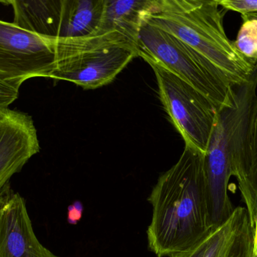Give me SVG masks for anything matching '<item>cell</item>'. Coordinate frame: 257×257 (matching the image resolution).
<instances>
[{"instance_id": "obj_1", "label": "cell", "mask_w": 257, "mask_h": 257, "mask_svg": "<svg viewBox=\"0 0 257 257\" xmlns=\"http://www.w3.org/2000/svg\"><path fill=\"white\" fill-rule=\"evenodd\" d=\"M148 201L153 211L148 249L157 257L185 251L208 236L214 228L205 153L185 145L176 164L158 178Z\"/></svg>"}, {"instance_id": "obj_17", "label": "cell", "mask_w": 257, "mask_h": 257, "mask_svg": "<svg viewBox=\"0 0 257 257\" xmlns=\"http://www.w3.org/2000/svg\"><path fill=\"white\" fill-rule=\"evenodd\" d=\"M19 89L0 81V108L9 107L18 99Z\"/></svg>"}, {"instance_id": "obj_6", "label": "cell", "mask_w": 257, "mask_h": 257, "mask_svg": "<svg viewBox=\"0 0 257 257\" xmlns=\"http://www.w3.org/2000/svg\"><path fill=\"white\" fill-rule=\"evenodd\" d=\"M146 62L155 74L162 104L185 145L194 146L205 153L217 110L182 78L159 63Z\"/></svg>"}, {"instance_id": "obj_15", "label": "cell", "mask_w": 257, "mask_h": 257, "mask_svg": "<svg viewBox=\"0 0 257 257\" xmlns=\"http://www.w3.org/2000/svg\"><path fill=\"white\" fill-rule=\"evenodd\" d=\"M243 24L239 29L236 40V49L250 63L256 66L257 62V19L241 15ZM256 68V67H255Z\"/></svg>"}, {"instance_id": "obj_12", "label": "cell", "mask_w": 257, "mask_h": 257, "mask_svg": "<svg viewBox=\"0 0 257 257\" xmlns=\"http://www.w3.org/2000/svg\"><path fill=\"white\" fill-rule=\"evenodd\" d=\"M7 3L13 9L14 24L39 36L59 38L63 0H18Z\"/></svg>"}, {"instance_id": "obj_13", "label": "cell", "mask_w": 257, "mask_h": 257, "mask_svg": "<svg viewBox=\"0 0 257 257\" xmlns=\"http://www.w3.org/2000/svg\"><path fill=\"white\" fill-rule=\"evenodd\" d=\"M150 0H105L99 27L93 34L116 31L137 44Z\"/></svg>"}, {"instance_id": "obj_2", "label": "cell", "mask_w": 257, "mask_h": 257, "mask_svg": "<svg viewBox=\"0 0 257 257\" xmlns=\"http://www.w3.org/2000/svg\"><path fill=\"white\" fill-rule=\"evenodd\" d=\"M145 21L203 56L232 87L247 84L256 71L226 36L217 0H150Z\"/></svg>"}, {"instance_id": "obj_16", "label": "cell", "mask_w": 257, "mask_h": 257, "mask_svg": "<svg viewBox=\"0 0 257 257\" xmlns=\"http://www.w3.org/2000/svg\"><path fill=\"white\" fill-rule=\"evenodd\" d=\"M219 6L238 12L241 15L256 13L257 0H220Z\"/></svg>"}, {"instance_id": "obj_10", "label": "cell", "mask_w": 257, "mask_h": 257, "mask_svg": "<svg viewBox=\"0 0 257 257\" xmlns=\"http://www.w3.org/2000/svg\"><path fill=\"white\" fill-rule=\"evenodd\" d=\"M232 169L253 228L257 214V98L235 137Z\"/></svg>"}, {"instance_id": "obj_20", "label": "cell", "mask_w": 257, "mask_h": 257, "mask_svg": "<svg viewBox=\"0 0 257 257\" xmlns=\"http://www.w3.org/2000/svg\"><path fill=\"white\" fill-rule=\"evenodd\" d=\"M253 252L254 256L257 257V214L253 226Z\"/></svg>"}, {"instance_id": "obj_19", "label": "cell", "mask_w": 257, "mask_h": 257, "mask_svg": "<svg viewBox=\"0 0 257 257\" xmlns=\"http://www.w3.org/2000/svg\"><path fill=\"white\" fill-rule=\"evenodd\" d=\"M82 204L81 202H74L72 205L68 207L67 220L69 223L72 225H76L81 220L83 214Z\"/></svg>"}, {"instance_id": "obj_18", "label": "cell", "mask_w": 257, "mask_h": 257, "mask_svg": "<svg viewBox=\"0 0 257 257\" xmlns=\"http://www.w3.org/2000/svg\"><path fill=\"white\" fill-rule=\"evenodd\" d=\"M211 234V232L208 235V236L204 238L200 242L198 243L197 244L193 246L189 250L181 252V253H175V254L171 255L169 257H204L207 247H208V244H209Z\"/></svg>"}, {"instance_id": "obj_9", "label": "cell", "mask_w": 257, "mask_h": 257, "mask_svg": "<svg viewBox=\"0 0 257 257\" xmlns=\"http://www.w3.org/2000/svg\"><path fill=\"white\" fill-rule=\"evenodd\" d=\"M39 151L31 116L9 107L0 108V192Z\"/></svg>"}, {"instance_id": "obj_4", "label": "cell", "mask_w": 257, "mask_h": 257, "mask_svg": "<svg viewBox=\"0 0 257 257\" xmlns=\"http://www.w3.org/2000/svg\"><path fill=\"white\" fill-rule=\"evenodd\" d=\"M256 88L257 71L247 84L234 87L233 103L217 111L205 152L210 216L214 229L223 224L235 208L228 193L232 176V149L238 130L257 98Z\"/></svg>"}, {"instance_id": "obj_11", "label": "cell", "mask_w": 257, "mask_h": 257, "mask_svg": "<svg viewBox=\"0 0 257 257\" xmlns=\"http://www.w3.org/2000/svg\"><path fill=\"white\" fill-rule=\"evenodd\" d=\"M204 257H256L246 208L237 207L223 224L213 229Z\"/></svg>"}, {"instance_id": "obj_21", "label": "cell", "mask_w": 257, "mask_h": 257, "mask_svg": "<svg viewBox=\"0 0 257 257\" xmlns=\"http://www.w3.org/2000/svg\"><path fill=\"white\" fill-rule=\"evenodd\" d=\"M244 15V16L249 17V18H255V19H257V12L256 13L247 14V15ZM255 67H256V70L257 71V62L256 63V66H255Z\"/></svg>"}, {"instance_id": "obj_3", "label": "cell", "mask_w": 257, "mask_h": 257, "mask_svg": "<svg viewBox=\"0 0 257 257\" xmlns=\"http://www.w3.org/2000/svg\"><path fill=\"white\" fill-rule=\"evenodd\" d=\"M136 57L137 44L118 32L57 38L55 68L50 78L96 89L112 82Z\"/></svg>"}, {"instance_id": "obj_14", "label": "cell", "mask_w": 257, "mask_h": 257, "mask_svg": "<svg viewBox=\"0 0 257 257\" xmlns=\"http://www.w3.org/2000/svg\"><path fill=\"white\" fill-rule=\"evenodd\" d=\"M105 0H63L59 38L90 36L97 30Z\"/></svg>"}, {"instance_id": "obj_8", "label": "cell", "mask_w": 257, "mask_h": 257, "mask_svg": "<svg viewBox=\"0 0 257 257\" xmlns=\"http://www.w3.org/2000/svg\"><path fill=\"white\" fill-rule=\"evenodd\" d=\"M0 257H60L38 239L25 199L11 183L0 192Z\"/></svg>"}, {"instance_id": "obj_7", "label": "cell", "mask_w": 257, "mask_h": 257, "mask_svg": "<svg viewBox=\"0 0 257 257\" xmlns=\"http://www.w3.org/2000/svg\"><path fill=\"white\" fill-rule=\"evenodd\" d=\"M57 38H48L0 20V81L20 89L35 77L51 78Z\"/></svg>"}, {"instance_id": "obj_5", "label": "cell", "mask_w": 257, "mask_h": 257, "mask_svg": "<svg viewBox=\"0 0 257 257\" xmlns=\"http://www.w3.org/2000/svg\"><path fill=\"white\" fill-rule=\"evenodd\" d=\"M137 50L145 61L159 63L194 88L217 111L232 106L234 87L203 56L173 35L144 21Z\"/></svg>"}]
</instances>
